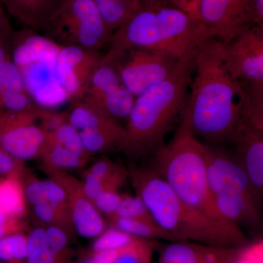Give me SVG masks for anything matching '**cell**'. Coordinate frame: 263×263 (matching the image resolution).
Here are the masks:
<instances>
[{"label": "cell", "mask_w": 263, "mask_h": 263, "mask_svg": "<svg viewBox=\"0 0 263 263\" xmlns=\"http://www.w3.org/2000/svg\"><path fill=\"white\" fill-rule=\"evenodd\" d=\"M194 73L184 110L194 134L215 144L230 141L241 120L243 91L227 68L222 43L212 37L200 45Z\"/></svg>", "instance_id": "obj_1"}, {"label": "cell", "mask_w": 263, "mask_h": 263, "mask_svg": "<svg viewBox=\"0 0 263 263\" xmlns=\"http://www.w3.org/2000/svg\"><path fill=\"white\" fill-rule=\"evenodd\" d=\"M127 170L136 195L154 220L180 241L223 248H241L251 243L243 230L228 229L189 205L152 169L132 164Z\"/></svg>", "instance_id": "obj_2"}, {"label": "cell", "mask_w": 263, "mask_h": 263, "mask_svg": "<svg viewBox=\"0 0 263 263\" xmlns=\"http://www.w3.org/2000/svg\"><path fill=\"white\" fill-rule=\"evenodd\" d=\"M196 50L183 57L167 79L136 97L127 118V142L122 152L131 162L162 146L164 136L182 116L195 71Z\"/></svg>", "instance_id": "obj_3"}, {"label": "cell", "mask_w": 263, "mask_h": 263, "mask_svg": "<svg viewBox=\"0 0 263 263\" xmlns=\"http://www.w3.org/2000/svg\"><path fill=\"white\" fill-rule=\"evenodd\" d=\"M212 37L200 21L174 5L144 3L114 31L105 55L141 48L181 59Z\"/></svg>", "instance_id": "obj_4"}, {"label": "cell", "mask_w": 263, "mask_h": 263, "mask_svg": "<svg viewBox=\"0 0 263 263\" xmlns=\"http://www.w3.org/2000/svg\"><path fill=\"white\" fill-rule=\"evenodd\" d=\"M153 155L150 169L183 201L228 229L242 230L223 217L215 206L208 183L205 145L197 139L184 111L174 138Z\"/></svg>", "instance_id": "obj_5"}, {"label": "cell", "mask_w": 263, "mask_h": 263, "mask_svg": "<svg viewBox=\"0 0 263 263\" xmlns=\"http://www.w3.org/2000/svg\"><path fill=\"white\" fill-rule=\"evenodd\" d=\"M41 31L60 46L94 51L110 43L114 32L92 0H64Z\"/></svg>", "instance_id": "obj_6"}, {"label": "cell", "mask_w": 263, "mask_h": 263, "mask_svg": "<svg viewBox=\"0 0 263 263\" xmlns=\"http://www.w3.org/2000/svg\"><path fill=\"white\" fill-rule=\"evenodd\" d=\"M182 59V58H181ZM181 59L166 52L134 48L106 56L103 60L115 66L123 84L135 97L169 77Z\"/></svg>", "instance_id": "obj_7"}, {"label": "cell", "mask_w": 263, "mask_h": 263, "mask_svg": "<svg viewBox=\"0 0 263 263\" xmlns=\"http://www.w3.org/2000/svg\"><path fill=\"white\" fill-rule=\"evenodd\" d=\"M47 109L38 107L29 111L0 112V146L16 160L39 157L46 132L43 122Z\"/></svg>", "instance_id": "obj_8"}, {"label": "cell", "mask_w": 263, "mask_h": 263, "mask_svg": "<svg viewBox=\"0 0 263 263\" xmlns=\"http://www.w3.org/2000/svg\"><path fill=\"white\" fill-rule=\"evenodd\" d=\"M136 97L123 84L113 64L103 61L91 76L81 100L105 117L127 120Z\"/></svg>", "instance_id": "obj_9"}, {"label": "cell", "mask_w": 263, "mask_h": 263, "mask_svg": "<svg viewBox=\"0 0 263 263\" xmlns=\"http://www.w3.org/2000/svg\"><path fill=\"white\" fill-rule=\"evenodd\" d=\"M198 20L212 37L222 43L255 26L251 0H202Z\"/></svg>", "instance_id": "obj_10"}, {"label": "cell", "mask_w": 263, "mask_h": 263, "mask_svg": "<svg viewBox=\"0 0 263 263\" xmlns=\"http://www.w3.org/2000/svg\"><path fill=\"white\" fill-rule=\"evenodd\" d=\"M41 170L65 191L76 234L86 238H97L107 229L103 214L86 196L81 180L65 170L46 164H42Z\"/></svg>", "instance_id": "obj_11"}, {"label": "cell", "mask_w": 263, "mask_h": 263, "mask_svg": "<svg viewBox=\"0 0 263 263\" xmlns=\"http://www.w3.org/2000/svg\"><path fill=\"white\" fill-rule=\"evenodd\" d=\"M227 68L235 80L263 86V28L249 27L223 43Z\"/></svg>", "instance_id": "obj_12"}, {"label": "cell", "mask_w": 263, "mask_h": 263, "mask_svg": "<svg viewBox=\"0 0 263 263\" xmlns=\"http://www.w3.org/2000/svg\"><path fill=\"white\" fill-rule=\"evenodd\" d=\"M99 51L79 46H61L57 55L55 75L70 103L83 98L90 79L103 61Z\"/></svg>", "instance_id": "obj_13"}, {"label": "cell", "mask_w": 263, "mask_h": 263, "mask_svg": "<svg viewBox=\"0 0 263 263\" xmlns=\"http://www.w3.org/2000/svg\"><path fill=\"white\" fill-rule=\"evenodd\" d=\"M205 161L208 183L212 197L245 195L259 202L260 199L235 155L205 145Z\"/></svg>", "instance_id": "obj_14"}, {"label": "cell", "mask_w": 263, "mask_h": 263, "mask_svg": "<svg viewBox=\"0 0 263 263\" xmlns=\"http://www.w3.org/2000/svg\"><path fill=\"white\" fill-rule=\"evenodd\" d=\"M56 58L41 59L18 68L25 89L33 101L38 106L47 110L56 108L70 101L55 75Z\"/></svg>", "instance_id": "obj_15"}, {"label": "cell", "mask_w": 263, "mask_h": 263, "mask_svg": "<svg viewBox=\"0 0 263 263\" xmlns=\"http://www.w3.org/2000/svg\"><path fill=\"white\" fill-rule=\"evenodd\" d=\"M230 141L235 146V157L260 199L263 191V129L240 120Z\"/></svg>", "instance_id": "obj_16"}, {"label": "cell", "mask_w": 263, "mask_h": 263, "mask_svg": "<svg viewBox=\"0 0 263 263\" xmlns=\"http://www.w3.org/2000/svg\"><path fill=\"white\" fill-rule=\"evenodd\" d=\"M242 248H223L195 242H171L160 251L159 263H230Z\"/></svg>", "instance_id": "obj_17"}, {"label": "cell", "mask_w": 263, "mask_h": 263, "mask_svg": "<svg viewBox=\"0 0 263 263\" xmlns=\"http://www.w3.org/2000/svg\"><path fill=\"white\" fill-rule=\"evenodd\" d=\"M79 133L84 149L91 157L122 152L127 142L125 127L112 119Z\"/></svg>", "instance_id": "obj_18"}, {"label": "cell", "mask_w": 263, "mask_h": 263, "mask_svg": "<svg viewBox=\"0 0 263 263\" xmlns=\"http://www.w3.org/2000/svg\"><path fill=\"white\" fill-rule=\"evenodd\" d=\"M62 46L31 29L15 32L11 60L18 68L35 60L57 57Z\"/></svg>", "instance_id": "obj_19"}, {"label": "cell", "mask_w": 263, "mask_h": 263, "mask_svg": "<svg viewBox=\"0 0 263 263\" xmlns=\"http://www.w3.org/2000/svg\"><path fill=\"white\" fill-rule=\"evenodd\" d=\"M37 107L25 89L18 67L10 60L0 70V112L29 111Z\"/></svg>", "instance_id": "obj_20"}, {"label": "cell", "mask_w": 263, "mask_h": 263, "mask_svg": "<svg viewBox=\"0 0 263 263\" xmlns=\"http://www.w3.org/2000/svg\"><path fill=\"white\" fill-rule=\"evenodd\" d=\"M64 0H2L5 11L33 30H41Z\"/></svg>", "instance_id": "obj_21"}, {"label": "cell", "mask_w": 263, "mask_h": 263, "mask_svg": "<svg viewBox=\"0 0 263 263\" xmlns=\"http://www.w3.org/2000/svg\"><path fill=\"white\" fill-rule=\"evenodd\" d=\"M218 212L237 226L255 228L259 224V202L245 195H219L213 197Z\"/></svg>", "instance_id": "obj_22"}, {"label": "cell", "mask_w": 263, "mask_h": 263, "mask_svg": "<svg viewBox=\"0 0 263 263\" xmlns=\"http://www.w3.org/2000/svg\"><path fill=\"white\" fill-rule=\"evenodd\" d=\"M24 170L0 176V211L10 217L27 221L29 209L22 181Z\"/></svg>", "instance_id": "obj_23"}, {"label": "cell", "mask_w": 263, "mask_h": 263, "mask_svg": "<svg viewBox=\"0 0 263 263\" xmlns=\"http://www.w3.org/2000/svg\"><path fill=\"white\" fill-rule=\"evenodd\" d=\"M108 224L110 228H117L133 236L143 239L164 240L171 242L180 241L174 235L162 229L155 221L117 218L108 220Z\"/></svg>", "instance_id": "obj_24"}, {"label": "cell", "mask_w": 263, "mask_h": 263, "mask_svg": "<svg viewBox=\"0 0 263 263\" xmlns=\"http://www.w3.org/2000/svg\"><path fill=\"white\" fill-rule=\"evenodd\" d=\"M100 15L114 31L144 4L145 0H92Z\"/></svg>", "instance_id": "obj_25"}, {"label": "cell", "mask_w": 263, "mask_h": 263, "mask_svg": "<svg viewBox=\"0 0 263 263\" xmlns=\"http://www.w3.org/2000/svg\"><path fill=\"white\" fill-rule=\"evenodd\" d=\"M39 157L42 164L61 170L83 168L90 160L70 152L46 138Z\"/></svg>", "instance_id": "obj_26"}, {"label": "cell", "mask_w": 263, "mask_h": 263, "mask_svg": "<svg viewBox=\"0 0 263 263\" xmlns=\"http://www.w3.org/2000/svg\"><path fill=\"white\" fill-rule=\"evenodd\" d=\"M46 138L81 157L91 158L84 149L80 133L67 122L66 117L51 130L46 133Z\"/></svg>", "instance_id": "obj_27"}, {"label": "cell", "mask_w": 263, "mask_h": 263, "mask_svg": "<svg viewBox=\"0 0 263 263\" xmlns=\"http://www.w3.org/2000/svg\"><path fill=\"white\" fill-rule=\"evenodd\" d=\"M27 263H57L43 227L34 226L27 234Z\"/></svg>", "instance_id": "obj_28"}, {"label": "cell", "mask_w": 263, "mask_h": 263, "mask_svg": "<svg viewBox=\"0 0 263 263\" xmlns=\"http://www.w3.org/2000/svg\"><path fill=\"white\" fill-rule=\"evenodd\" d=\"M157 240L143 239L135 237L129 245L119 249L114 263H151Z\"/></svg>", "instance_id": "obj_29"}, {"label": "cell", "mask_w": 263, "mask_h": 263, "mask_svg": "<svg viewBox=\"0 0 263 263\" xmlns=\"http://www.w3.org/2000/svg\"><path fill=\"white\" fill-rule=\"evenodd\" d=\"M27 234L16 233L0 240V262L27 263Z\"/></svg>", "instance_id": "obj_30"}, {"label": "cell", "mask_w": 263, "mask_h": 263, "mask_svg": "<svg viewBox=\"0 0 263 263\" xmlns=\"http://www.w3.org/2000/svg\"><path fill=\"white\" fill-rule=\"evenodd\" d=\"M117 218H128V219H146L155 221L148 208L138 195L131 196L123 195L120 205L117 211L111 215L107 216L108 220Z\"/></svg>", "instance_id": "obj_31"}, {"label": "cell", "mask_w": 263, "mask_h": 263, "mask_svg": "<svg viewBox=\"0 0 263 263\" xmlns=\"http://www.w3.org/2000/svg\"><path fill=\"white\" fill-rule=\"evenodd\" d=\"M124 166L116 163L108 157L103 156L82 172L81 181L98 183L101 187L102 183L119 172Z\"/></svg>", "instance_id": "obj_32"}, {"label": "cell", "mask_w": 263, "mask_h": 263, "mask_svg": "<svg viewBox=\"0 0 263 263\" xmlns=\"http://www.w3.org/2000/svg\"><path fill=\"white\" fill-rule=\"evenodd\" d=\"M135 236L128 234L117 228H107L103 233L97 237L91 250L98 252L103 250H119L129 245Z\"/></svg>", "instance_id": "obj_33"}, {"label": "cell", "mask_w": 263, "mask_h": 263, "mask_svg": "<svg viewBox=\"0 0 263 263\" xmlns=\"http://www.w3.org/2000/svg\"><path fill=\"white\" fill-rule=\"evenodd\" d=\"M15 32L8 14L5 15L0 19V70L11 60Z\"/></svg>", "instance_id": "obj_34"}, {"label": "cell", "mask_w": 263, "mask_h": 263, "mask_svg": "<svg viewBox=\"0 0 263 263\" xmlns=\"http://www.w3.org/2000/svg\"><path fill=\"white\" fill-rule=\"evenodd\" d=\"M123 195L118 190H108L99 194L93 203L103 215L108 216L113 214L120 205Z\"/></svg>", "instance_id": "obj_35"}, {"label": "cell", "mask_w": 263, "mask_h": 263, "mask_svg": "<svg viewBox=\"0 0 263 263\" xmlns=\"http://www.w3.org/2000/svg\"><path fill=\"white\" fill-rule=\"evenodd\" d=\"M30 229L27 221L10 217L0 211V240L16 233L27 234Z\"/></svg>", "instance_id": "obj_36"}, {"label": "cell", "mask_w": 263, "mask_h": 263, "mask_svg": "<svg viewBox=\"0 0 263 263\" xmlns=\"http://www.w3.org/2000/svg\"><path fill=\"white\" fill-rule=\"evenodd\" d=\"M230 263H262V241L250 243L243 247Z\"/></svg>", "instance_id": "obj_37"}, {"label": "cell", "mask_w": 263, "mask_h": 263, "mask_svg": "<svg viewBox=\"0 0 263 263\" xmlns=\"http://www.w3.org/2000/svg\"><path fill=\"white\" fill-rule=\"evenodd\" d=\"M119 250H90L89 252L81 254L76 263H114L117 259Z\"/></svg>", "instance_id": "obj_38"}, {"label": "cell", "mask_w": 263, "mask_h": 263, "mask_svg": "<svg viewBox=\"0 0 263 263\" xmlns=\"http://www.w3.org/2000/svg\"><path fill=\"white\" fill-rule=\"evenodd\" d=\"M254 15L256 27L263 28V0H251Z\"/></svg>", "instance_id": "obj_39"}, {"label": "cell", "mask_w": 263, "mask_h": 263, "mask_svg": "<svg viewBox=\"0 0 263 263\" xmlns=\"http://www.w3.org/2000/svg\"><path fill=\"white\" fill-rule=\"evenodd\" d=\"M202 0H190L188 14L193 18L198 20L199 8Z\"/></svg>", "instance_id": "obj_40"}, {"label": "cell", "mask_w": 263, "mask_h": 263, "mask_svg": "<svg viewBox=\"0 0 263 263\" xmlns=\"http://www.w3.org/2000/svg\"><path fill=\"white\" fill-rule=\"evenodd\" d=\"M145 3H161V4L172 5V0H145Z\"/></svg>", "instance_id": "obj_41"}, {"label": "cell", "mask_w": 263, "mask_h": 263, "mask_svg": "<svg viewBox=\"0 0 263 263\" xmlns=\"http://www.w3.org/2000/svg\"><path fill=\"white\" fill-rule=\"evenodd\" d=\"M7 13L5 11L4 6H3V3H2V0H0V19L3 18L5 15H6Z\"/></svg>", "instance_id": "obj_42"}, {"label": "cell", "mask_w": 263, "mask_h": 263, "mask_svg": "<svg viewBox=\"0 0 263 263\" xmlns=\"http://www.w3.org/2000/svg\"><path fill=\"white\" fill-rule=\"evenodd\" d=\"M0 263H2L1 262H0Z\"/></svg>", "instance_id": "obj_43"}]
</instances>
